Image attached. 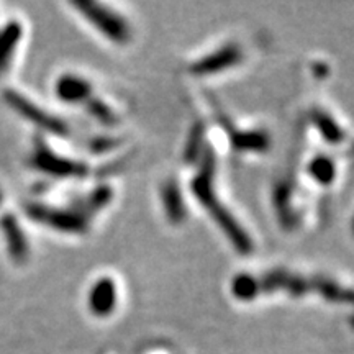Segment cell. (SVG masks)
I'll list each match as a JSON object with an SVG mask.
<instances>
[{
  "label": "cell",
  "instance_id": "cell-7",
  "mask_svg": "<svg viewBox=\"0 0 354 354\" xmlns=\"http://www.w3.org/2000/svg\"><path fill=\"white\" fill-rule=\"evenodd\" d=\"M215 120L227 133V138L233 151L236 153H268L271 149V136L266 130H241L234 125L232 117L220 107L214 97H209Z\"/></svg>",
  "mask_w": 354,
  "mask_h": 354
},
{
  "label": "cell",
  "instance_id": "cell-10",
  "mask_svg": "<svg viewBox=\"0 0 354 354\" xmlns=\"http://www.w3.org/2000/svg\"><path fill=\"white\" fill-rule=\"evenodd\" d=\"M0 232L3 234L7 253L17 264H24L30 258V241L21 228L19 218L13 214L0 216Z\"/></svg>",
  "mask_w": 354,
  "mask_h": 354
},
{
  "label": "cell",
  "instance_id": "cell-6",
  "mask_svg": "<svg viewBox=\"0 0 354 354\" xmlns=\"http://www.w3.org/2000/svg\"><path fill=\"white\" fill-rule=\"evenodd\" d=\"M3 100L7 102V105L13 112H17L20 117H24L25 120L33 123L35 127H38L39 130L48 133V135L57 136V138H71L73 136V131H71L69 125L63 118L38 107L33 100H30L28 97L20 94L19 91L7 88L3 92Z\"/></svg>",
  "mask_w": 354,
  "mask_h": 354
},
{
  "label": "cell",
  "instance_id": "cell-18",
  "mask_svg": "<svg viewBox=\"0 0 354 354\" xmlns=\"http://www.w3.org/2000/svg\"><path fill=\"white\" fill-rule=\"evenodd\" d=\"M205 146V125L202 122H196L190 128L187 140H185L183 153L184 161L187 165H197L201 161Z\"/></svg>",
  "mask_w": 354,
  "mask_h": 354
},
{
  "label": "cell",
  "instance_id": "cell-12",
  "mask_svg": "<svg viewBox=\"0 0 354 354\" xmlns=\"http://www.w3.org/2000/svg\"><path fill=\"white\" fill-rule=\"evenodd\" d=\"M55 92L64 104L84 105L88 97L94 95V86L77 74H63L55 84Z\"/></svg>",
  "mask_w": 354,
  "mask_h": 354
},
{
  "label": "cell",
  "instance_id": "cell-9",
  "mask_svg": "<svg viewBox=\"0 0 354 354\" xmlns=\"http://www.w3.org/2000/svg\"><path fill=\"white\" fill-rule=\"evenodd\" d=\"M272 207L274 214L277 216L279 225L292 232L300 225L302 215H300L299 207L295 205V183L289 177L277 180L272 187Z\"/></svg>",
  "mask_w": 354,
  "mask_h": 354
},
{
  "label": "cell",
  "instance_id": "cell-11",
  "mask_svg": "<svg viewBox=\"0 0 354 354\" xmlns=\"http://www.w3.org/2000/svg\"><path fill=\"white\" fill-rule=\"evenodd\" d=\"M118 304V289L112 277H100L91 286L87 294V307L92 315L105 318L115 312Z\"/></svg>",
  "mask_w": 354,
  "mask_h": 354
},
{
  "label": "cell",
  "instance_id": "cell-14",
  "mask_svg": "<svg viewBox=\"0 0 354 354\" xmlns=\"http://www.w3.org/2000/svg\"><path fill=\"white\" fill-rule=\"evenodd\" d=\"M113 197V189L109 184H100L92 190H88V192L81 194V196L73 198L71 203L76 209L81 210L84 215L88 216V218L94 220V216L99 215L102 210H105L112 203Z\"/></svg>",
  "mask_w": 354,
  "mask_h": 354
},
{
  "label": "cell",
  "instance_id": "cell-8",
  "mask_svg": "<svg viewBox=\"0 0 354 354\" xmlns=\"http://www.w3.org/2000/svg\"><path fill=\"white\" fill-rule=\"evenodd\" d=\"M245 59V51L238 43H225L209 55L198 57L190 63L189 73L194 76H214V74L225 73V71L236 68Z\"/></svg>",
  "mask_w": 354,
  "mask_h": 354
},
{
  "label": "cell",
  "instance_id": "cell-2",
  "mask_svg": "<svg viewBox=\"0 0 354 354\" xmlns=\"http://www.w3.org/2000/svg\"><path fill=\"white\" fill-rule=\"evenodd\" d=\"M198 171L190 179V192L203 210L212 216L215 225L225 233L230 245L241 256H250L254 251L253 238L243 228L227 205L220 201L216 190V156L212 146L207 145L201 161L197 162Z\"/></svg>",
  "mask_w": 354,
  "mask_h": 354
},
{
  "label": "cell",
  "instance_id": "cell-19",
  "mask_svg": "<svg viewBox=\"0 0 354 354\" xmlns=\"http://www.w3.org/2000/svg\"><path fill=\"white\" fill-rule=\"evenodd\" d=\"M82 107L86 109V112L91 115L95 122H99L100 125L104 127H117L118 122H120V118L115 113V110L110 107L107 102L102 100L100 97H97L95 94L88 97V99L84 102Z\"/></svg>",
  "mask_w": 354,
  "mask_h": 354
},
{
  "label": "cell",
  "instance_id": "cell-1",
  "mask_svg": "<svg viewBox=\"0 0 354 354\" xmlns=\"http://www.w3.org/2000/svg\"><path fill=\"white\" fill-rule=\"evenodd\" d=\"M230 292L240 302H254L272 294H284L292 299L320 295L331 304L353 302L351 289L342 282L322 274H304L286 268H274L259 274H236L230 282Z\"/></svg>",
  "mask_w": 354,
  "mask_h": 354
},
{
  "label": "cell",
  "instance_id": "cell-3",
  "mask_svg": "<svg viewBox=\"0 0 354 354\" xmlns=\"http://www.w3.org/2000/svg\"><path fill=\"white\" fill-rule=\"evenodd\" d=\"M125 162V159L102 167H92L79 159L63 156L51 149L41 135L33 140V151L28 158V165L43 174L56 177V179H84L88 176H109L115 174Z\"/></svg>",
  "mask_w": 354,
  "mask_h": 354
},
{
  "label": "cell",
  "instance_id": "cell-5",
  "mask_svg": "<svg viewBox=\"0 0 354 354\" xmlns=\"http://www.w3.org/2000/svg\"><path fill=\"white\" fill-rule=\"evenodd\" d=\"M76 10L81 13L82 19H86L102 37L115 44H128L131 39V26L125 17L115 12L104 3L94 2V0H79V2H71Z\"/></svg>",
  "mask_w": 354,
  "mask_h": 354
},
{
  "label": "cell",
  "instance_id": "cell-22",
  "mask_svg": "<svg viewBox=\"0 0 354 354\" xmlns=\"http://www.w3.org/2000/svg\"><path fill=\"white\" fill-rule=\"evenodd\" d=\"M2 202H3V192L2 189H0V205H2Z\"/></svg>",
  "mask_w": 354,
  "mask_h": 354
},
{
  "label": "cell",
  "instance_id": "cell-21",
  "mask_svg": "<svg viewBox=\"0 0 354 354\" xmlns=\"http://www.w3.org/2000/svg\"><path fill=\"white\" fill-rule=\"evenodd\" d=\"M313 69H315V74H318V76H320V73H323V76H326V74H328V66L326 64L317 63V66Z\"/></svg>",
  "mask_w": 354,
  "mask_h": 354
},
{
  "label": "cell",
  "instance_id": "cell-17",
  "mask_svg": "<svg viewBox=\"0 0 354 354\" xmlns=\"http://www.w3.org/2000/svg\"><path fill=\"white\" fill-rule=\"evenodd\" d=\"M307 174L320 185H331L336 179V165L331 156L317 154L307 165Z\"/></svg>",
  "mask_w": 354,
  "mask_h": 354
},
{
  "label": "cell",
  "instance_id": "cell-15",
  "mask_svg": "<svg viewBox=\"0 0 354 354\" xmlns=\"http://www.w3.org/2000/svg\"><path fill=\"white\" fill-rule=\"evenodd\" d=\"M24 37V26L19 20H10L0 28V74L7 73L13 56Z\"/></svg>",
  "mask_w": 354,
  "mask_h": 354
},
{
  "label": "cell",
  "instance_id": "cell-13",
  "mask_svg": "<svg viewBox=\"0 0 354 354\" xmlns=\"http://www.w3.org/2000/svg\"><path fill=\"white\" fill-rule=\"evenodd\" d=\"M161 203L165 215L171 225H183L187 220V205H185L183 190L176 179H167L161 187Z\"/></svg>",
  "mask_w": 354,
  "mask_h": 354
},
{
  "label": "cell",
  "instance_id": "cell-4",
  "mask_svg": "<svg viewBox=\"0 0 354 354\" xmlns=\"http://www.w3.org/2000/svg\"><path fill=\"white\" fill-rule=\"evenodd\" d=\"M24 212L30 220L57 233L86 234L91 230V218L76 209L73 203L68 205H50L44 202H25Z\"/></svg>",
  "mask_w": 354,
  "mask_h": 354
},
{
  "label": "cell",
  "instance_id": "cell-16",
  "mask_svg": "<svg viewBox=\"0 0 354 354\" xmlns=\"http://www.w3.org/2000/svg\"><path fill=\"white\" fill-rule=\"evenodd\" d=\"M310 122L313 123V127L317 128L320 136L326 143L338 146L346 141V131H344V128L326 110L313 107L312 112H310Z\"/></svg>",
  "mask_w": 354,
  "mask_h": 354
},
{
  "label": "cell",
  "instance_id": "cell-20",
  "mask_svg": "<svg viewBox=\"0 0 354 354\" xmlns=\"http://www.w3.org/2000/svg\"><path fill=\"white\" fill-rule=\"evenodd\" d=\"M122 143L123 140L118 138V136L105 135V136H97V138H91L84 146H86L87 151L92 154H105V153L113 151V149L120 148Z\"/></svg>",
  "mask_w": 354,
  "mask_h": 354
}]
</instances>
